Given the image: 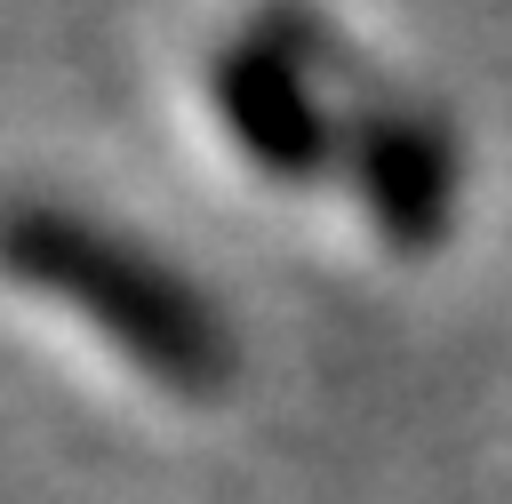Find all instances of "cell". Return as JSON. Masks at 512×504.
<instances>
[{"mask_svg": "<svg viewBox=\"0 0 512 504\" xmlns=\"http://www.w3.org/2000/svg\"><path fill=\"white\" fill-rule=\"evenodd\" d=\"M0 280L48 296L72 312L96 344H112L136 376H152L176 400H216L240 376V328L168 248L144 232L56 200V192H8L0 200Z\"/></svg>", "mask_w": 512, "mask_h": 504, "instance_id": "6da1fadb", "label": "cell"}, {"mask_svg": "<svg viewBox=\"0 0 512 504\" xmlns=\"http://www.w3.org/2000/svg\"><path fill=\"white\" fill-rule=\"evenodd\" d=\"M344 176H352L368 232L392 256H432L464 208V136L440 104L368 88L344 128Z\"/></svg>", "mask_w": 512, "mask_h": 504, "instance_id": "3957f363", "label": "cell"}, {"mask_svg": "<svg viewBox=\"0 0 512 504\" xmlns=\"http://www.w3.org/2000/svg\"><path fill=\"white\" fill-rule=\"evenodd\" d=\"M208 104L232 152L272 184H320L344 168L352 104L328 96V64L288 0H272L256 24L208 48Z\"/></svg>", "mask_w": 512, "mask_h": 504, "instance_id": "7a4b0ae2", "label": "cell"}]
</instances>
